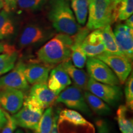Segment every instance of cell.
Returning <instances> with one entry per match:
<instances>
[{"label": "cell", "instance_id": "1", "mask_svg": "<svg viewBox=\"0 0 133 133\" xmlns=\"http://www.w3.org/2000/svg\"><path fill=\"white\" fill-rule=\"evenodd\" d=\"M72 36L59 33L53 36L38 51L37 57L43 64L55 65L71 59Z\"/></svg>", "mask_w": 133, "mask_h": 133}, {"label": "cell", "instance_id": "2", "mask_svg": "<svg viewBox=\"0 0 133 133\" xmlns=\"http://www.w3.org/2000/svg\"><path fill=\"white\" fill-rule=\"evenodd\" d=\"M48 17L59 33L73 36L81 29L68 0H50Z\"/></svg>", "mask_w": 133, "mask_h": 133}, {"label": "cell", "instance_id": "3", "mask_svg": "<svg viewBox=\"0 0 133 133\" xmlns=\"http://www.w3.org/2000/svg\"><path fill=\"white\" fill-rule=\"evenodd\" d=\"M113 0H89L86 27L89 30L100 29L114 23Z\"/></svg>", "mask_w": 133, "mask_h": 133}, {"label": "cell", "instance_id": "4", "mask_svg": "<svg viewBox=\"0 0 133 133\" xmlns=\"http://www.w3.org/2000/svg\"><path fill=\"white\" fill-rule=\"evenodd\" d=\"M58 133H95L94 126L81 115L72 109H64L58 115Z\"/></svg>", "mask_w": 133, "mask_h": 133}, {"label": "cell", "instance_id": "5", "mask_svg": "<svg viewBox=\"0 0 133 133\" xmlns=\"http://www.w3.org/2000/svg\"><path fill=\"white\" fill-rule=\"evenodd\" d=\"M44 110L35 100L29 96L24 98L22 107L12 116L17 126L35 130Z\"/></svg>", "mask_w": 133, "mask_h": 133}, {"label": "cell", "instance_id": "6", "mask_svg": "<svg viewBox=\"0 0 133 133\" xmlns=\"http://www.w3.org/2000/svg\"><path fill=\"white\" fill-rule=\"evenodd\" d=\"M56 101L88 116L92 115V112L86 103L82 89L75 85L66 87L57 96Z\"/></svg>", "mask_w": 133, "mask_h": 133}, {"label": "cell", "instance_id": "7", "mask_svg": "<svg viewBox=\"0 0 133 133\" xmlns=\"http://www.w3.org/2000/svg\"><path fill=\"white\" fill-rule=\"evenodd\" d=\"M86 90L113 107H116L123 97L122 90L118 85L104 84L91 77L88 79Z\"/></svg>", "mask_w": 133, "mask_h": 133}, {"label": "cell", "instance_id": "8", "mask_svg": "<svg viewBox=\"0 0 133 133\" xmlns=\"http://www.w3.org/2000/svg\"><path fill=\"white\" fill-rule=\"evenodd\" d=\"M53 33L52 30L41 25L29 24L22 31L18 44L21 48L39 45L50 39Z\"/></svg>", "mask_w": 133, "mask_h": 133}, {"label": "cell", "instance_id": "9", "mask_svg": "<svg viewBox=\"0 0 133 133\" xmlns=\"http://www.w3.org/2000/svg\"><path fill=\"white\" fill-rule=\"evenodd\" d=\"M88 75L98 82L110 85H119L118 78L105 63L97 57H88L86 60Z\"/></svg>", "mask_w": 133, "mask_h": 133}, {"label": "cell", "instance_id": "10", "mask_svg": "<svg viewBox=\"0 0 133 133\" xmlns=\"http://www.w3.org/2000/svg\"><path fill=\"white\" fill-rule=\"evenodd\" d=\"M98 59L105 63L112 69L121 84H124L131 71L132 64L130 59L123 54H115L104 52L97 56Z\"/></svg>", "mask_w": 133, "mask_h": 133}, {"label": "cell", "instance_id": "11", "mask_svg": "<svg viewBox=\"0 0 133 133\" xmlns=\"http://www.w3.org/2000/svg\"><path fill=\"white\" fill-rule=\"evenodd\" d=\"M26 64L20 61L15 65L10 72L0 77V90L5 89H18L22 91L29 90L30 86L24 74Z\"/></svg>", "mask_w": 133, "mask_h": 133}, {"label": "cell", "instance_id": "12", "mask_svg": "<svg viewBox=\"0 0 133 133\" xmlns=\"http://www.w3.org/2000/svg\"><path fill=\"white\" fill-rule=\"evenodd\" d=\"M116 43L121 52L128 59H133V29L125 24L116 25L114 30Z\"/></svg>", "mask_w": 133, "mask_h": 133}, {"label": "cell", "instance_id": "13", "mask_svg": "<svg viewBox=\"0 0 133 133\" xmlns=\"http://www.w3.org/2000/svg\"><path fill=\"white\" fill-rule=\"evenodd\" d=\"M23 91L18 89H5L0 90V107L11 114H15L23 105Z\"/></svg>", "mask_w": 133, "mask_h": 133}, {"label": "cell", "instance_id": "14", "mask_svg": "<svg viewBox=\"0 0 133 133\" xmlns=\"http://www.w3.org/2000/svg\"><path fill=\"white\" fill-rule=\"evenodd\" d=\"M89 31L86 26L81 27L75 35L71 36L73 38L71 53V61L73 64L79 69H83L86 65L87 56L83 49L82 43L89 33Z\"/></svg>", "mask_w": 133, "mask_h": 133}, {"label": "cell", "instance_id": "15", "mask_svg": "<svg viewBox=\"0 0 133 133\" xmlns=\"http://www.w3.org/2000/svg\"><path fill=\"white\" fill-rule=\"evenodd\" d=\"M82 48L88 57H96L105 51L101 29L88 35L83 41Z\"/></svg>", "mask_w": 133, "mask_h": 133}, {"label": "cell", "instance_id": "16", "mask_svg": "<svg viewBox=\"0 0 133 133\" xmlns=\"http://www.w3.org/2000/svg\"><path fill=\"white\" fill-rule=\"evenodd\" d=\"M48 88L58 96L71 84V80L61 64L51 70L48 79Z\"/></svg>", "mask_w": 133, "mask_h": 133}, {"label": "cell", "instance_id": "17", "mask_svg": "<svg viewBox=\"0 0 133 133\" xmlns=\"http://www.w3.org/2000/svg\"><path fill=\"white\" fill-rule=\"evenodd\" d=\"M51 66L45 64L31 63L26 65L24 70L25 78L30 84L47 83Z\"/></svg>", "mask_w": 133, "mask_h": 133}, {"label": "cell", "instance_id": "18", "mask_svg": "<svg viewBox=\"0 0 133 133\" xmlns=\"http://www.w3.org/2000/svg\"><path fill=\"white\" fill-rule=\"evenodd\" d=\"M29 96L35 100L44 109L51 107L57 97V96L48 88L47 83L33 84L30 90Z\"/></svg>", "mask_w": 133, "mask_h": 133}, {"label": "cell", "instance_id": "19", "mask_svg": "<svg viewBox=\"0 0 133 133\" xmlns=\"http://www.w3.org/2000/svg\"><path fill=\"white\" fill-rule=\"evenodd\" d=\"M61 65L69 76L71 80L74 83V85L82 90H86L89 77L85 71L75 66L70 59L62 62Z\"/></svg>", "mask_w": 133, "mask_h": 133}, {"label": "cell", "instance_id": "20", "mask_svg": "<svg viewBox=\"0 0 133 133\" xmlns=\"http://www.w3.org/2000/svg\"><path fill=\"white\" fill-rule=\"evenodd\" d=\"M133 13V0H116L114 3L113 19L116 21H125Z\"/></svg>", "mask_w": 133, "mask_h": 133}, {"label": "cell", "instance_id": "21", "mask_svg": "<svg viewBox=\"0 0 133 133\" xmlns=\"http://www.w3.org/2000/svg\"><path fill=\"white\" fill-rule=\"evenodd\" d=\"M86 103L89 109L96 114L101 116H106L110 114L111 108L102 99L86 90L84 92Z\"/></svg>", "mask_w": 133, "mask_h": 133}, {"label": "cell", "instance_id": "22", "mask_svg": "<svg viewBox=\"0 0 133 133\" xmlns=\"http://www.w3.org/2000/svg\"><path fill=\"white\" fill-rule=\"evenodd\" d=\"M128 110L126 105H121L116 111V119L121 133H133V120Z\"/></svg>", "mask_w": 133, "mask_h": 133}, {"label": "cell", "instance_id": "23", "mask_svg": "<svg viewBox=\"0 0 133 133\" xmlns=\"http://www.w3.org/2000/svg\"><path fill=\"white\" fill-rule=\"evenodd\" d=\"M101 32L105 46V52L115 54H123L116 43L114 31L110 25L101 28Z\"/></svg>", "mask_w": 133, "mask_h": 133}, {"label": "cell", "instance_id": "24", "mask_svg": "<svg viewBox=\"0 0 133 133\" xmlns=\"http://www.w3.org/2000/svg\"><path fill=\"white\" fill-rule=\"evenodd\" d=\"M89 0H71V8L76 21L81 25H84L87 21Z\"/></svg>", "mask_w": 133, "mask_h": 133}, {"label": "cell", "instance_id": "25", "mask_svg": "<svg viewBox=\"0 0 133 133\" xmlns=\"http://www.w3.org/2000/svg\"><path fill=\"white\" fill-rule=\"evenodd\" d=\"M54 114L51 107L46 108L42 115L34 133H51L54 124Z\"/></svg>", "mask_w": 133, "mask_h": 133}, {"label": "cell", "instance_id": "26", "mask_svg": "<svg viewBox=\"0 0 133 133\" xmlns=\"http://www.w3.org/2000/svg\"><path fill=\"white\" fill-rule=\"evenodd\" d=\"M14 31V24L8 12L4 9L0 11V40L10 37Z\"/></svg>", "mask_w": 133, "mask_h": 133}, {"label": "cell", "instance_id": "27", "mask_svg": "<svg viewBox=\"0 0 133 133\" xmlns=\"http://www.w3.org/2000/svg\"><path fill=\"white\" fill-rule=\"evenodd\" d=\"M18 52H4L0 54V76L9 72L14 67L18 59Z\"/></svg>", "mask_w": 133, "mask_h": 133}, {"label": "cell", "instance_id": "28", "mask_svg": "<svg viewBox=\"0 0 133 133\" xmlns=\"http://www.w3.org/2000/svg\"><path fill=\"white\" fill-rule=\"evenodd\" d=\"M46 0H17V6L28 11H35L41 9Z\"/></svg>", "mask_w": 133, "mask_h": 133}, {"label": "cell", "instance_id": "29", "mask_svg": "<svg viewBox=\"0 0 133 133\" xmlns=\"http://www.w3.org/2000/svg\"><path fill=\"white\" fill-rule=\"evenodd\" d=\"M124 95L126 99V106L130 110L133 109V75H129L125 81Z\"/></svg>", "mask_w": 133, "mask_h": 133}, {"label": "cell", "instance_id": "30", "mask_svg": "<svg viewBox=\"0 0 133 133\" xmlns=\"http://www.w3.org/2000/svg\"><path fill=\"white\" fill-rule=\"evenodd\" d=\"M5 115H6L7 121L3 128L1 129H2L1 133H14L17 128V124L13 116L10 115L6 111H5Z\"/></svg>", "mask_w": 133, "mask_h": 133}, {"label": "cell", "instance_id": "31", "mask_svg": "<svg viewBox=\"0 0 133 133\" xmlns=\"http://www.w3.org/2000/svg\"><path fill=\"white\" fill-rule=\"evenodd\" d=\"M97 133H112L109 123L103 119H97L95 122Z\"/></svg>", "mask_w": 133, "mask_h": 133}, {"label": "cell", "instance_id": "32", "mask_svg": "<svg viewBox=\"0 0 133 133\" xmlns=\"http://www.w3.org/2000/svg\"><path fill=\"white\" fill-rule=\"evenodd\" d=\"M6 7L4 11L9 12L11 9H14L17 7V0H4Z\"/></svg>", "mask_w": 133, "mask_h": 133}, {"label": "cell", "instance_id": "33", "mask_svg": "<svg viewBox=\"0 0 133 133\" xmlns=\"http://www.w3.org/2000/svg\"><path fill=\"white\" fill-rule=\"evenodd\" d=\"M14 51H16V50L14 46L4 44L0 43V54L4 52H12Z\"/></svg>", "mask_w": 133, "mask_h": 133}, {"label": "cell", "instance_id": "34", "mask_svg": "<svg viewBox=\"0 0 133 133\" xmlns=\"http://www.w3.org/2000/svg\"><path fill=\"white\" fill-rule=\"evenodd\" d=\"M6 121H7V118H6V115H5V111L0 108V130L4 126Z\"/></svg>", "mask_w": 133, "mask_h": 133}, {"label": "cell", "instance_id": "35", "mask_svg": "<svg viewBox=\"0 0 133 133\" xmlns=\"http://www.w3.org/2000/svg\"><path fill=\"white\" fill-rule=\"evenodd\" d=\"M58 119V115L54 114V124H53V128L51 133H58L57 128V122Z\"/></svg>", "mask_w": 133, "mask_h": 133}, {"label": "cell", "instance_id": "36", "mask_svg": "<svg viewBox=\"0 0 133 133\" xmlns=\"http://www.w3.org/2000/svg\"><path fill=\"white\" fill-rule=\"evenodd\" d=\"M125 21H126L125 24H125L127 26H128V27L133 29V16H132V15L129 17L127 19H126Z\"/></svg>", "mask_w": 133, "mask_h": 133}, {"label": "cell", "instance_id": "37", "mask_svg": "<svg viewBox=\"0 0 133 133\" xmlns=\"http://www.w3.org/2000/svg\"><path fill=\"white\" fill-rule=\"evenodd\" d=\"M5 7H6V4H5L4 0H0V11L2 9H4Z\"/></svg>", "mask_w": 133, "mask_h": 133}, {"label": "cell", "instance_id": "38", "mask_svg": "<svg viewBox=\"0 0 133 133\" xmlns=\"http://www.w3.org/2000/svg\"><path fill=\"white\" fill-rule=\"evenodd\" d=\"M14 133H24V131L22 130V129H16Z\"/></svg>", "mask_w": 133, "mask_h": 133}, {"label": "cell", "instance_id": "39", "mask_svg": "<svg viewBox=\"0 0 133 133\" xmlns=\"http://www.w3.org/2000/svg\"><path fill=\"white\" fill-rule=\"evenodd\" d=\"M26 133H31V131H26Z\"/></svg>", "mask_w": 133, "mask_h": 133}, {"label": "cell", "instance_id": "40", "mask_svg": "<svg viewBox=\"0 0 133 133\" xmlns=\"http://www.w3.org/2000/svg\"><path fill=\"white\" fill-rule=\"evenodd\" d=\"M113 1H116V0H113Z\"/></svg>", "mask_w": 133, "mask_h": 133}]
</instances>
